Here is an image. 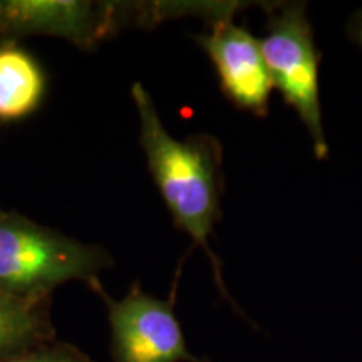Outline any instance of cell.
Returning <instances> with one entry per match:
<instances>
[{
  "label": "cell",
  "instance_id": "7a4b0ae2",
  "mask_svg": "<svg viewBox=\"0 0 362 362\" xmlns=\"http://www.w3.org/2000/svg\"><path fill=\"white\" fill-rule=\"evenodd\" d=\"M111 265V255L103 247L79 242L13 211L0 215V291L49 297L72 280L98 291V275Z\"/></svg>",
  "mask_w": 362,
  "mask_h": 362
},
{
  "label": "cell",
  "instance_id": "8992f818",
  "mask_svg": "<svg viewBox=\"0 0 362 362\" xmlns=\"http://www.w3.org/2000/svg\"><path fill=\"white\" fill-rule=\"evenodd\" d=\"M235 16L208 22V30L194 40L208 54L218 74L221 90L238 110L265 117L274 90L260 40L235 24Z\"/></svg>",
  "mask_w": 362,
  "mask_h": 362
},
{
  "label": "cell",
  "instance_id": "ba28073f",
  "mask_svg": "<svg viewBox=\"0 0 362 362\" xmlns=\"http://www.w3.org/2000/svg\"><path fill=\"white\" fill-rule=\"evenodd\" d=\"M47 297H22L0 291V359L35 349L51 336Z\"/></svg>",
  "mask_w": 362,
  "mask_h": 362
},
{
  "label": "cell",
  "instance_id": "52a82bcc",
  "mask_svg": "<svg viewBox=\"0 0 362 362\" xmlns=\"http://www.w3.org/2000/svg\"><path fill=\"white\" fill-rule=\"evenodd\" d=\"M44 90L39 62L16 42L0 44V121L33 115L42 103Z\"/></svg>",
  "mask_w": 362,
  "mask_h": 362
},
{
  "label": "cell",
  "instance_id": "5b68a950",
  "mask_svg": "<svg viewBox=\"0 0 362 362\" xmlns=\"http://www.w3.org/2000/svg\"><path fill=\"white\" fill-rule=\"evenodd\" d=\"M115 362H203L188 351L173 302L134 284L119 300L106 293Z\"/></svg>",
  "mask_w": 362,
  "mask_h": 362
},
{
  "label": "cell",
  "instance_id": "6da1fadb",
  "mask_svg": "<svg viewBox=\"0 0 362 362\" xmlns=\"http://www.w3.org/2000/svg\"><path fill=\"white\" fill-rule=\"evenodd\" d=\"M139 117V143L148 170L168 206L175 225L202 247L214 265L220 292L228 297L221 280L220 260L211 252L208 238L221 215L223 194V149L215 136L192 134L176 139L168 133L158 115L151 94L141 83L131 86Z\"/></svg>",
  "mask_w": 362,
  "mask_h": 362
},
{
  "label": "cell",
  "instance_id": "3957f363",
  "mask_svg": "<svg viewBox=\"0 0 362 362\" xmlns=\"http://www.w3.org/2000/svg\"><path fill=\"white\" fill-rule=\"evenodd\" d=\"M260 45L274 88L305 124L317 160H325L329 144L319 96L320 52L305 4H279L272 8Z\"/></svg>",
  "mask_w": 362,
  "mask_h": 362
},
{
  "label": "cell",
  "instance_id": "9c48e42d",
  "mask_svg": "<svg viewBox=\"0 0 362 362\" xmlns=\"http://www.w3.org/2000/svg\"><path fill=\"white\" fill-rule=\"evenodd\" d=\"M0 362H93L88 356L72 346L35 347L22 354L0 359Z\"/></svg>",
  "mask_w": 362,
  "mask_h": 362
},
{
  "label": "cell",
  "instance_id": "8fae6325",
  "mask_svg": "<svg viewBox=\"0 0 362 362\" xmlns=\"http://www.w3.org/2000/svg\"><path fill=\"white\" fill-rule=\"evenodd\" d=\"M4 214V210H2V208H0V215H2Z\"/></svg>",
  "mask_w": 362,
  "mask_h": 362
},
{
  "label": "cell",
  "instance_id": "277c9868",
  "mask_svg": "<svg viewBox=\"0 0 362 362\" xmlns=\"http://www.w3.org/2000/svg\"><path fill=\"white\" fill-rule=\"evenodd\" d=\"M124 25H139L138 4L89 0H0V39L52 35L78 49H94Z\"/></svg>",
  "mask_w": 362,
  "mask_h": 362
},
{
  "label": "cell",
  "instance_id": "30bf717a",
  "mask_svg": "<svg viewBox=\"0 0 362 362\" xmlns=\"http://www.w3.org/2000/svg\"><path fill=\"white\" fill-rule=\"evenodd\" d=\"M347 33H349V37L362 49V8L351 17Z\"/></svg>",
  "mask_w": 362,
  "mask_h": 362
}]
</instances>
